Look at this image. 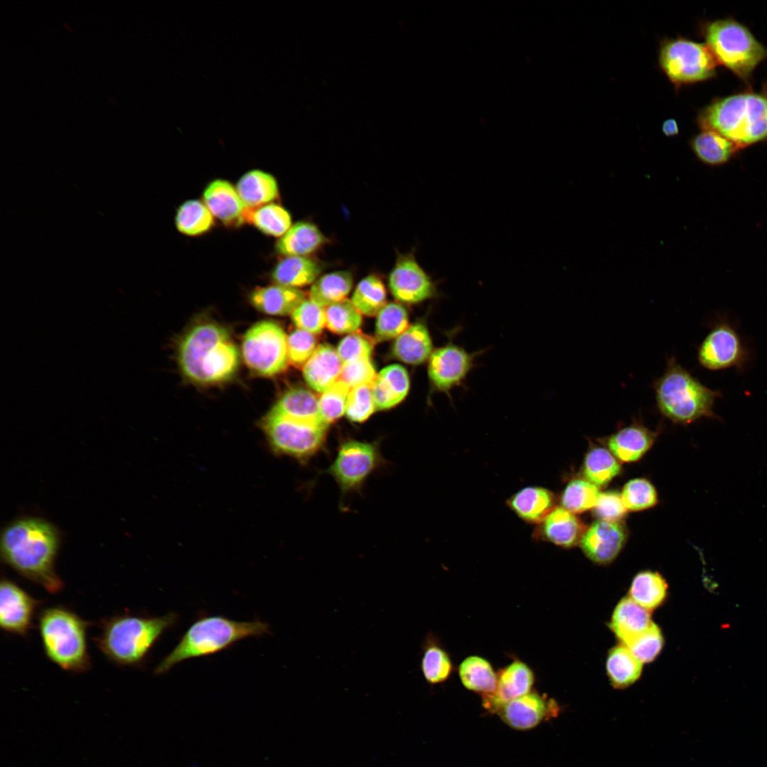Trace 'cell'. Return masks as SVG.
I'll return each instance as SVG.
<instances>
[{
	"instance_id": "obj_1",
	"label": "cell",
	"mask_w": 767,
	"mask_h": 767,
	"mask_svg": "<svg viewBox=\"0 0 767 767\" xmlns=\"http://www.w3.org/2000/svg\"><path fill=\"white\" fill-rule=\"evenodd\" d=\"M60 535L50 522L24 517L9 523L1 536V558L21 576L52 594L64 584L55 571Z\"/></svg>"
},
{
	"instance_id": "obj_2",
	"label": "cell",
	"mask_w": 767,
	"mask_h": 767,
	"mask_svg": "<svg viewBox=\"0 0 767 767\" xmlns=\"http://www.w3.org/2000/svg\"><path fill=\"white\" fill-rule=\"evenodd\" d=\"M178 361L183 374L202 384L229 379L239 365V352L221 326L205 322L194 326L183 338Z\"/></svg>"
},
{
	"instance_id": "obj_3",
	"label": "cell",
	"mask_w": 767,
	"mask_h": 767,
	"mask_svg": "<svg viewBox=\"0 0 767 767\" xmlns=\"http://www.w3.org/2000/svg\"><path fill=\"white\" fill-rule=\"evenodd\" d=\"M702 130L715 131L739 148L767 139V86L759 92H746L712 102L700 111Z\"/></svg>"
},
{
	"instance_id": "obj_4",
	"label": "cell",
	"mask_w": 767,
	"mask_h": 767,
	"mask_svg": "<svg viewBox=\"0 0 767 767\" xmlns=\"http://www.w3.org/2000/svg\"><path fill=\"white\" fill-rule=\"evenodd\" d=\"M178 620L175 613L157 617L124 614L101 621L94 638L100 651L119 665L136 666L146 658L162 634Z\"/></svg>"
},
{
	"instance_id": "obj_5",
	"label": "cell",
	"mask_w": 767,
	"mask_h": 767,
	"mask_svg": "<svg viewBox=\"0 0 767 767\" xmlns=\"http://www.w3.org/2000/svg\"><path fill=\"white\" fill-rule=\"evenodd\" d=\"M656 406L672 422L684 425L702 418L720 419L714 412L722 396L700 382L674 357L668 359L663 374L653 382Z\"/></svg>"
},
{
	"instance_id": "obj_6",
	"label": "cell",
	"mask_w": 767,
	"mask_h": 767,
	"mask_svg": "<svg viewBox=\"0 0 767 767\" xmlns=\"http://www.w3.org/2000/svg\"><path fill=\"white\" fill-rule=\"evenodd\" d=\"M269 626L260 620L238 621L222 616H210L195 621L181 639L155 669L167 673L175 665L192 658L210 656L249 637L269 633Z\"/></svg>"
},
{
	"instance_id": "obj_7",
	"label": "cell",
	"mask_w": 767,
	"mask_h": 767,
	"mask_svg": "<svg viewBox=\"0 0 767 767\" xmlns=\"http://www.w3.org/2000/svg\"><path fill=\"white\" fill-rule=\"evenodd\" d=\"M90 623L62 606L43 609L38 629L47 658L61 669L84 673L90 668L87 633Z\"/></svg>"
},
{
	"instance_id": "obj_8",
	"label": "cell",
	"mask_w": 767,
	"mask_h": 767,
	"mask_svg": "<svg viewBox=\"0 0 767 767\" xmlns=\"http://www.w3.org/2000/svg\"><path fill=\"white\" fill-rule=\"evenodd\" d=\"M702 33L717 63L722 64L744 80L767 58V49L750 31L731 18L706 23Z\"/></svg>"
},
{
	"instance_id": "obj_9",
	"label": "cell",
	"mask_w": 767,
	"mask_h": 767,
	"mask_svg": "<svg viewBox=\"0 0 767 767\" xmlns=\"http://www.w3.org/2000/svg\"><path fill=\"white\" fill-rule=\"evenodd\" d=\"M263 428L275 453L305 463L322 450L328 425L293 419L271 410Z\"/></svg>"
},
{
	"instance_id": "obj_10",
	"label": "cell",
	"mask_w": 767,
	"mask_h": 767,
	"mask_svg": "<svg viewBox=\"0 0 767 767\" xmlns=\"http://www.w3.org/2000/svg\"><path fill=\"white\" fill-rule=\"evenodd\" d=\"M658 62L677 87L713 77L718 65L706 44L682 37L661 41Z\"/></svg>"
},
{
	"instance_id": "obj_11",
	"label": "cell",
	"mask_w": 767,
	"mask_h": 767,
	"mask_svg": "<svg viewBox=\"0 0 767 767\" xmlns=\"http://www.w3.org/2000/svg\"><path fill=\"white\" fill-rule=\"evenodd\" d=\"M288 337L283 330L272 321L254 325L245 334L241 352L252 371L272 376L284 371L288 364Z\"/></svg>"
},
{
	"instance_id": "obj_12",
	"label": "cell",
	"mask_w": 767,
	"mask_h": 767,
	"mask_svg": "<svg viewBox=\"0 0 767 767\" xmlns=\"http://www.w3.org/2000/svg\"><path fill=\"white\" fill-rule=\"evenodd\" d=\"M384 462L376 442L356 440L342 442L325 471L335 480L342 496L359 491L367 478Z\"/></svg>"
},
{
	"instance_id": "obj_13",
	"label": "cell",
	"mask_w": 767,
	"mask_h": 767,
	"mask_svg": "<svg viewBox=\"0 0 767 767\" xmlns=\"http://www.w3.org/2000/svg\"><path fill=\"white\" fill-rule=\"evenodd\" d=\"M749 352L736 329L726 320H719L697 348L700 366L710 371L736 368L744 369Z\"/></svg>"
},
{
	"instance_id": "obj_14",
	"label": "cell",
	"mask_w": 767,
	"mask_h": 767,
	"mask_svg": "<svg viewBox=\"0 0 767 767\" xmlns=\"http://www.w3.org/2000/svg\"><path fill=\"white\" fill-rule=\"evenodd\" d=\"M393 297L405 303H418L437 294L436 285L413 254L398 256L388 277Z\"/></svg>"
},
{
	"instance_id": "obj_15",
	"label": "cell",
	"mask_w": 767,
	"mask_h": 767,
	"mask_svg": "<svg viewBox=\"0 0 767 767\" xmlns=\"http://www.w3.org/2000/svg\"><path fill=\"white\" fill-rule=\"evenodd\" d=\"M474 356L450 342L434 350L428 366L433 387L450 396V391L459 386L472 370Z\"/></svg>"
},
{
	"instance_id": "obj_16",
	"label": "cell",
	"mask_w": 767,
	"mask_h": 767,
	"mask_svg": "<svg viewBox=\"0 0 767 767\" xmlns=\"http://www.w3.org/2000/svg\"><path fill=\"white\" fill-rule=\"evenodd\" d=\"M40 602L13 581L2 578L0 583V626L9 633L26 636Z\"/></svg>"
},
{
	"instance_id": "obj_17",
	"label": "cell",
	"mask_w": 767,
	"mask_h": 767,
	"mask_svg": "<svg viewBox=\"0 0 767 767\" xmlns=\"http://www.w3.org/2000/svg\"><path fill=\"white\" fill-rule=\"evenodd\" d=\"M557 704L534 690L504 705L497 712L501 719L512 729L529 730L548 717H556Z\"/></svg>"
},
{
	"instance_id": "obj_18",
	"label": "cell",
	"mask_w": 767,
	"mask_h": 767,
	"mask_svg": "<svg viewBox=\"0 0 767 767\" xmlns=\"http://www.w3.org/2000/svg\"><path fill=\"white\" fill-rule=\"evenodd\" d=\"M534 682L533 670L526 663L516 659L497 673L496 690L482 695V706L490 712L497 713L508 702L531 692Z\"/></svg>"
},
{
	"instance_id": "obj_19",
	"label": "cell",
	"mask_w": 767,
	"mask_h": 767,
	"mask_svg": "<svg viewBox=\"0 0 767 767\" xmlns=\"http://www.w3.org/2000/svg\"><path fill=\"white\" fill-rule=\"evenodd\" d=\"M625 527L620 522L597 520L586 528L580 547L592 561L606 564L613 561L626 540Z\"/></svg>"
},
{
	"instance_id": "obj_20",
	"label": "cell",
	"mask_w": 767,
	"mask_h": 767,
	"mask_svg": "<svg viewBox=\"0 0 767 767\" xmlns=\"http://www.w3.org/2000/svg\"><path fill=\"white\" fill-rule=\"evenodd\" d=\"M205 205L212 215L227 227H239L246 222L249 208L241 199L236 188L224 180L210 183L203 193Z\"/></svg>"
},
{
	"instance_id": "obj_21",
	"label": "cell",
	"mask_w": 767,
	"mask_h": 767,
	"mask_svg": "<svg viewBox=\"0 0 767 767\" xmlns=\"http://www.w3.org/2000/svg\"><path fill=\"white\" fill-rule=\"evenodd\" d=\"M585 530L575 513L562 507H555L538 523L535 536L558 546L570 548L580 542Z\"/></svg>"
},
{
	"instance_id": "obj_22",
	"label": "cell",
	"mask_w": 767,
	"mask_h": 767,
	"mask_svg": "<svg viewBox=\"0 0 767 767\" xmlns=\"http://www.w3.org/2000/svg\"><path fill=\"white\" fill-rule=\"evenodd\" d=\"M342 366L337 350L328 344H321L303 366V374L311 388L323 393L339 380Z\"/></svg>"
},
{
	"instance_id": "obj_23",
	"label": "cell",
	"mask_w": 767,
	"mask_h": 767,
	"mask_svg": "<svg viewBox=\"0 0 767 767\" xmlns=\"http://www.w3.org/2000/svg\"><path fill=\"white\" fill-rule=\"evenodd\" d=\"M656 436V432L635 421L610 435L607 446L618 460L632 462L638 460L651 447Z\"/></svg>"
},
{
	"instance_id": "obj_24",
	"label": "cell",
	"mask_w": 767,
	"mask_h": 767,
	"mask_svg": "<svg viewBox=\"0 0 767 767\" xmlns=\"http://www.w3.org/2000/svg\"><path fill=\"white\" fill-rule=\"evenodd\" d=\"M329 239L314 223L296 222L277 241V252L285 256H309L317 251Z\"/></svg>"
},
{
	"instance_id": "obj_25",
	"label": "cell",
	"mask_w": 767,
	"mask_h": 767,
	"mask_svg": "<svg viewBox=\"0 0 767 767\" xmlns=\"http://www.w3.org/2000/svg\"><path fill=\"white\" fill-rule=\"evenodd\" d=\"M647 609L631 598H624L616 606L610 627L623 645L627 646L652 624Z\"/></svg>"
},
{
	"instance_id": "obj_26",
	"label": "cell",
	"mask_w": 767,
	"mask_h": 767,
	"mask_svg": "<svg viewBox=\"0 0 767 767\" xmlns=\"http://www.w3.org/2000/svg\"><path fill=\"white\" fill-rule=\"evenodd\" d=\"M409 386L408 374L403 366L393 364L384 368L372 384L376 409H389L398 404L408 394Z\"/></svg>"
},
{
	"instance_id": "obj_27",
	"label": "cell",
	"mask_w": 767,
	"mask_h": 767,
	"mask_svg": "<svg viewBox=\"0 0 767 767\" xmlns=\"http://www.w3.org/2000/svg\"><path fill=\"white\" fill-rule=\"evenodd\" d=\"M251 304L259 311L272 315L292 314L305 300V293L296 288L281 285L260 287L251 294Z\"/></svg>"
},
{
	"instance_id": "obj_28",
	"label": "cell",
	"mask_w": 767,
	"mask_h": 767,
	"mask_svg": "<svg viewBox=\"0 0 767 767\" xmlns=\"http://www.w3.org/2000/svg\"><path fill=\"white\" fill-rule=\"evenodd\" d=\"M507 504L524 521L538 524L555 508V496L547 489L528 486L511 496Z\"/></svg>"
},
{
	"instance_id": "obj_29",
	"label": "cell",
	"mask_w": 767,
	"mask_h": 767,
	"mask_svg": "<svg viewBox=\"0 0 767 767\" xmlns=\"http://www.w3.org/2000/svg\"><path fill=\"white\" fill-rule=\"evenodd\" d=\"M433 342L425 324L409 326L395 340L393 355L405 363L418 365L429 359L433 353Z\"/></svg>"
},
{
	"instance_id": "obj_30",
	"label": "cell",
	"mask_w": 767,
	"mask_h": 767,
	"mask_svg": "<svg viewBox=\"0 0 767 767\" xmlns=\"http://www.w3.org/2000/svg\"><path fill=\"white\" fill-rule=\"evenodd\" d=\"M322 271V264L310 256H285L273 270L272 278L278 285L298 288L313 283Z\"/></svg>"
},
{
	"instance_id": "obj_31",
	"label": "cell",
	"mask_w": 767,
	"mask_h": 767,
	"mask_svg": "<svg viewBox=\"0 0 767 767\" xmlns=\"http://www.w3.org/2000/svg\"><path fill=\"white\" fill-rule=\"evenodd\" d=\"M690 146L697 159L710 166L726 163L739 150L726 137L708 130H702L694 136Z\"/></svg>"
},
{
	"instance_id": "obj_32",
	"label": "cell",
	"mask_w": 767,
	"mask_h": 767,
	"mask_svg": "<svg viewBox=\"0 0 767 767\" xmlns=\"http://www.w3.org/2000/svg\"><path fill=\"white\" fill-rule=\"evenodd\" d=\"M236 190L249 208L270 202L278 197L276 180L271 174L259 170L245 173L236 185Z\"/></svg>"
},
{
	"instance_id": "obj_33",
	"label": "cell",
	"mask_w": 767,
	"mask_h": 767,
	"mask_svg": "<svg viewBox=\"0 0 767 767\" xmlns=\"http://www.w3.org/2000/svg\"><path fill=\"white\" fill-rule=\"evenodd\" d=\"M271 410L293 419L324 423L320 418L319 400L304 388L286 391Z\"/></svg>"
},
{
	"instance_id": "obj_34",
	"label": "cell",
	"mask_w": 767,
	"mask_h": 767,
	"mask_svg": "<svg viewBox=\"0 0 767 767\" xmlns=\"http://www.w3.org/2000/svg\"><path fill=\"white\" fill-rule=\"evenodd\" d=\"M458 675L463 686L482 695L492 693L497 685V673L491 663L479 656H469L458 667Z\"/></svg>"
},
{
	"instance_id": "obj_35",
	"label": "cell",
	"mask_w": 767,
	"mask_h": 767,
	"mask_svg": "<svg viewBox=\"0 0 767 767\" xmlns=\"http://www.w3.org/2000/svg\"><path fill=\"white\" fill-rule=\"evenodd\" d=\"M422 648L420 670L425 681L437 685L447 680L453 665L447 651L433 633L427 635Z\"/></svg>"
},
{
	"instance_id": "obj_36",
	"label": "cell",
	"mask_w": 767,
	"mask_h": 767,
	"mask_svg": "<svg viewBox=\"0 0 767 767\" xmlns=\"http://www.w3.org/2000/svg\"><path fill=\"white\" fill-rule=\"evenodd\" d=\"M353 285V276L349 271H337L320 276L312 285L309 297L316 305L325 308L342 300Z\"/></svg>"
},
{
	"instance_id": "obj_37",
	"label": "cell",
	"mask_w": 767,
	"mask_h": 767,
	"mask_svg": "<svg viewBox=\"0 0 767 767\" xmlns=\"http://www.w3.org/2000/svg\"><path fill=\"white\" fill-rule=\"evenodd\" d=\"M606 670L613 686L625 688L638 679L642 671V663L622 644L609 652Z\"/></svg>"
},
{
	"instance_id": "obj_38",
	"label": "cell",
	"mask_w": 767,
	"mask_h": 767,
	"mask_svg": "<svg viewBox=\"0 0 767 767\" xmlns=\"http://www.w3.org/2000/svg\"><path fill=\"white\" fill-rule=\"evenodd\" d=\"M620 471L621 464L609 450L597 446L587 452L583 464V474L587 480L597 486L606 485Z\"/></svg>"
},
{
	"instance_id": "obj_39",
	"label": "cell",
	"mask_w": 767,
	"mask_h": 767,
	"mask_svg": "<svg viewBox=\"0 0 767 767\" xmlns=\"http://www.w3.org/2000/svg\"><path fill=\"white\" fill-rule=\"evenodd\" d=\"M667 584L657 572L644 571L633 579L630 589V598L647 610L658 607L664 601Z\"/></svg>"
},
{
	"instance_id": "obj_40",
	"label": "cell",
	"mask_w": 767,
	"mask_h": 767,
	"mask_svg": "<svg viewBox=\"0 0 767 767\" xmlns=\"http://www.w3.org/2000/svg\"><path fill=\"white\" fill-rule=\"evenodd\" d=\"M386 292L381 279L370 274L359 281L354 289L352 302L358 311L366 316L378 315L386 305Z\"/></svg>"
},
{
	"instance_id": "obj_41",
	"label": "cell",
	"mask_w": 767,
	"mask_h": 767,
	"mask_svg": "<svg viewBox=\"0 0 767 767\" xmlns=\"http://www.w3.org/2000/svg\"><path fill=\"white\" fill-rule=\"evenodd\" d=\"M246 222H251L263 233L282 236L292 226L289 212L276 204H268L259 208H249Z\"/></svg>"
},
{
	"instance_id": "obj_42",
	"label": "cell",
	"mask_w": 767,
	"mask_h": 767,
	"mask_svg": "<svg viewBox=\"0 0 767 767\" xmlns=\"http://www.w3.org/2000/svg\"><path fill=\"white\" fill-rule=\"evenodd\" d=\"M213 215L202 202L191 200L184 202L178 210L175 224L179 232L189 236H196L208 232L214 224Z\"/></svg>"
},
{
	"instance_id": "obj_43",
	"label": "cell",
	"mask_w": 767,
	"mask_h": 767,
	"mask_svg": "<svg viewBox=\"0 0 767 767\" xmlns=\"http://www.w3.org/2000/svg\"><path fill=\"white\" fill-rule=\"evenodd\" d=\"M600 494L598 486L586 479H574L565 488L560 504L573 513L593 508Z\"/></svg>"
},
{
	"instance_id": "obj_44",
	"label": "cell",
	"mask_w": 767,
	"mask_h": 767,
	"mask_svg": "<svg viewBox=\"0 0 767 767\" xmlns=\"http://www.w3.org/2000/svg\"><path fill=\"white\" fill-rule=\"evenodd\" d=\"M326 327L336 334L353 333L361 324V313L345 298L325 308Z\"/></svg>"
},
{
	"instance_id": "obj_45",
	"label": "cell",
	"mask_w": 767,
	"mask_h": 767,
	"mask_svg": "<svg viewBox=\"0 0 767 767\" xmlns=\"http://www.w3.org/2000/svg\"><path fill=\"white\" fill-rule=\"evenodd\" d=\"M408 327V317L406 308L401 304H386L378 313L375 337L378 342L397 338Z\"/></svg>"
},
{
	"instance_id": "obj_46",
	"label": "cell",
	"mask_w": 767,
	"mask_h": 767,
	"mask_svg": "<svg viewBox=\"0 0 767 767\" xmlns=\"http://www.w3.org/2000/svg\"><path fill=\"white\" fill-rule=\"evenodd\" d=\"M621 497L626 510L632 511L649 508L658 502L655 487L643 478L629 481L621 491Z\"/></svg>"
},
{
	"instance_id": "obj_47",
	"label": "cell",
	"mask_w": 767,
	"mask_h": 767,
	"mask_svg": "<svg viewBox=\"0 0 767 767\" xmlns=\"http://www.w3.org/2000/svg\"><path fill=\"white\" fill-rule=\"evenodd\" d=\"M350 388L339 379L322 393L319 399V409L325 424L329 426L344 415Z\"/></svg>"
},
{
	"instance_id": "obj_48",
	"label": "cell",
	"mask_w": 767,
	"mask_h": 767,
	"mask_svg": "<svg viewBox=\"0 0 767 767\" xmlns=\"http://www.w3.org/2000/svg\"><path fill=\"white\" fill-rule=\"evenodd\" d=\"M372 384H364L350 388L345 410L346 415L350 421L363 423L376 410Z\"/></svg>"
},
{
	"instance_id": "obj_49",
	"label": "cell",
	"mask_w": 767,
	"mask_h": 767,
	"mask_svg": "<svg viewBox=\"0 0 767 767\" xmlns=\"http://www.w3.org/2000/svg\"><path fill=\"white\" fill-rule=\"evenodd\" d=\"M374 340L357 331L344 337L339 343L337 352L343 364L370 359Z\"/></svg>"
},
{
	"instance_id": "obj_50",
	"label": "cell",
	"mask_w": 767,
	"mask_h": 767,
	"mask_svg": "<svg viewBox=\"0 0 767 767\" xmlns=\"http://www.w3.org/2000/svg\"><path fill=\"white\" fill-rule=\"evenodd\" d=\"M292 320L298 329L318 334L326 325L325 308L305 300L293 312Z\"/></svg>"
},
{
	"instance_id": "obj_51",
	"label": "cell",
	"mask_w": 767,
	"mask_h": 767,
	"mask_svg": "<svg viewBox=\"0 0 767 767\" xmlns=\"http://www.w3.org/2000/svg\"><path fill=\"white\" fill-rule=\"evenodd\" d=\"M663 644L661 632L658 627L652 623L644 633L626 646L641 663H648L656 658Z\"/></svg>"
},
{
	"instance_id": "obj_52",
	"label": "cell",
	"mask_w": 767,
	"mask_h": 767,
	"mask_svg": "<svg viewBox=\"0 0 767 767\" xmlns=\"http://www.w3.org/2000/svg\"><path fill=\"white\" fill-rule=\"evenodd\" d=\"M287 343L289 361L297 367L304 366L317 348L315 335L298 328L288 336Z\"/></svg>"
},
{
	"instance_id": "obj_53",
	"label": "cell",
	"mask_w": 767,
	"mask_h": 767,
	"mask_svg": "<svg viewBox=\"0 0 767 767\" xmlns=\"http://www.w3.org/2000/svg\"><path fill=\"white\" fill-rule=\"evenodd\" d=\"M376 377L375 368L370 359H360L343 364L339 379L353 388L372 384Z\"/></svg>"
},
{
	"instance_id": "obj_54",
	"label": "cell",
	"mask_w": 767,
	"mask_h": 767,
	"mask_svg": "<svg viewBox=\"0 0 767 767\" xmlns=\"http://www.w3.org/2000/svg\"><path fill=\"white\" fill-rule=\"evenodd\" d=\"M593 509L598 520L611 522H619L627 511L621 494L615 491L600 493Z\"/></svg>"
},
{
	"instance_id": "obj_55",
	"label": "cell",
	"mask_w": 767,
	"mask_h": 767,
	"mask_svg": "<svg viewBox=\"0 0 767 767\" xmlns=\"http://www.w3.org/2000/svg\"><path fill=\"white\" fill-rule=\"evenodd\" d=\"M661 130L665 136L673 137L678 134L679 126L675 119H668L663 122Z\"/></svg>"
}]
</instances>
